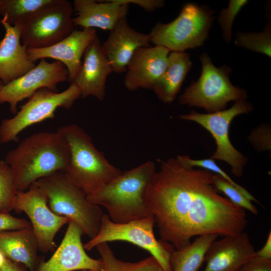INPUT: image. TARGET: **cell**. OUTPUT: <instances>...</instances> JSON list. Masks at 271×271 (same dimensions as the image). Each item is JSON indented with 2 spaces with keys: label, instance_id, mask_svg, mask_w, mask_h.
Returning <instances> with one entry per match:
<instances>
[{
  "label": "cell",
  "instance_id": "6da1fadb",
  "mask_svg": "<svg viewBox=\"0 0 271 271\" xmlns=\"http://www.w3.org/2000/svg\"><path fill=\"white\" fill-rule=\"evenodd\" d=\"M161 162L146 194L160 239L180 249L195 236L224 237L243 232L246 213L220 195L214 185V174L186 167L177 158Z\"/></svg>",
  "mask_w": 271,
  "mask_h": 271
},
{
  "label": "cell",
  "instance_id": "7a4b0ae2",
  "mask_svg": "<svg viewBox=\"0 0 271 271\" xmlns=\"http://www.w3.org/2000/svg\"><path fill=\"white\" fill-rule=\"evenodd\" d=\"M69 160L68 144L58 131H41L23 139L10 151L4 161L16 188L25 191L35 182L66 169Z\"/></svg>",
  "mask_w": 271,
  "mask_h": 271
},
{
  "label": "cell",
  "instance_id": "3957f363",
  "mask_svg": "<svg viewBox=\"0 0 271 271\" xmlns=\"http://www.w3.org/2000/svg\"><path fill=\"white\" fill-rule=\"evenodd\" d=\"M156 172L154 163L147 161L122 172L95 192L87 195L91 203L104 207L110 219L116 223L153 216L148 206L146 194Z\"/></svg>",
  "mask_w": 271,
  "mask_h": 271
},
{
  "label": "cell",
  "instance_id": "277c9868",
  "mask_svg": "<svg viewBox=\"0 0 271 271\" xmlns=\"http://www.w3.org/2000/svg\"><path fill=\"white\" fill-rule=\"evenodd\" d=\"M57 131L63 136L69 147V162L63 173L86 195L122 174L121 170L111 164L96 149L90 137L77 124L63 125Z\"/></svg>",
  "mask_w": 271,
  "mask_h": 271
},
{
  "label": "cell",
  "instance_id": "5b68a950",
  "mask_svg": "<svg viewBox=\"0 0 271 271\" xmlns=\"http://www.w3.org/2000/svg\"><path fill=\"white\" fill-rule=\"evenodd\" d=\"M34 184L45 194L50 209L67 217L82 229L90 239L98 233L104 214L99 206L90 203L86 194L59 171Z\"/></svg>",
  "mask_w": 271,
  "mask_h": 271
},
{
  "label": "cell",
  "instance_id": "8992f818",
  "mask_svg": "<svg viewBox=\"0 0 271 271\" xmlns=\"http://www.w3.org/2000/svg\"><path fill=\"white\" fill-rule=\"evenodd\" d=\"M200 59L201 75L179 96L180 104L202 107L209 113L224 110L230 101L244 100L247 97L245 90L231 83V69L229 66L216 67L205 53L200 56Z\"/></svg>",
  "mask_w": 271,
  "mask_h": 271
},
{
  "label": "cell",
  "instance_id": "52a82bcc",
  "mask_svg": "<svg viewBox=\"0 0 271 271\" xmlns=\"http://www.w3.org/2000/svg\"><path fill=\"white\" fill-rule=\"evenodd\" d=\"M213 14V11L205 6L187 4L173 21L156 23L149 34L150 42L172 52L200 47L208 37Z\"/></svg>",
  "mask_w": 271,
  "mask_h": 271
},
{
  "label": "cell",
  "instance_id": "ba28073f",
  "mask_svg": "<svg viewBox=\"0 0 271 271\" xmlns=\"http://www.w3.org/2000/svg\"><path fill=\"white\" fill-rule=\"evenodd\" d=\"M155 224L154 216L125 223H116L110 219L108 214H104L98 233L83 244V247L85 249L90 250L104 242H128L150 252L157 260L163 271H172L170 257L175 248L166 241L156 239L154 232Z\"/></svg>",
  "mask_w": 271,
  "mask_h": 271
},
{
  "label": "cell",
  "instance_id": "9c48e42d",
  "mask_svg": "<svg viewBox=\"0 0 271 271\" xmlns=\"http://www.w3.org/2000/svg\"><path fill=\"white\" fill-rule=\"evenodd\" d=\"M81 97V92L74 83L67 89L58 92L41 88L34 93L21 106L14 116L2 120L0 124V143L17 142L18 136L28 127L55 117L59 107L68 109Z\"/></svg>",
  "mask_w": 271,
  "mask_h": 271
},
{
  "label": "cell",
  "instance_id": "30bf717a",
  "mask_svg": "<svg viewBox=\"0 0 271 271\" xmlns=\"http://www.w3.org/2000/svg\"><path fill=\"white\" fill-rule=\"evenodd\" d=\"M73 7L67 0H53L22 22L21 41L30 49H41L61 41L74 30Z\"/></svg>",
  "mask_w": 271,
  "mask_h": 271
},
{
  "label": "cell",
  "instance_id": "8fae6325",
  "mask_svg": "<svg viewBox=\"0 0 271 271\" xmlns=\"http://www.w3.org/2000/svg\"><path fill=\"white\" fill-rule=\"evenodd\" d=\"M252 108L249 102L245 99L235 101L227 109L206 114L193 110L189 114L180 115L179 118L195 121L208 131L216 144V150L211 158L226 162L231 167L233 174L240 177L242 175L247 159L232 145L229 137V126L236 116L248 113Z\"/></svg>",
  "mask_w": 271,
  "mask_h": 271
},
{
  "label": "cell",
  "instance_id": "7c38bea8",
  "mask_svg": "<svg viewBox=\"0 0 271 271\" xmlns=\"http://www.w3.org/2000/svg\"><path fill=\"white\" fill-rule=\"evenodd\" d=\"M17 213L24 212L29 218L37 239L39 251H52L57 232L70 219L55 214L48 206L47 199L35 184L25 191H17L14 205Z\"/></svg>",
  "mask_w": 271,
  "mask_h": 271
},
{
  "label": "cell",
  "instance_id": "4fadbf2b",
  "mask_svg": "<svg viewBox=\"0 0 271 271\" xmlns=\"http://www.w3.org/2000/svg\"><path fill=\"white\" fill-rule=\"evenodd\" d=\"M68 71L59 61L49 62L45 59L24 75L0 87V104L7 103L15 115L18 104L41 88L57 92L58 83L68 80Z\"/></svg>",
  "mask_w": 271,
  "mask_h": 271
},
{
  "label": "cell",
  "instance_id": "5bb4252c",
  "mask_svg": "<svg viewBox=\"0 0 271 271\" xmlns=\"http://www.w3.org/2000/svg\"><path fill=\"white\" fill-rule=\"evenodd\" d=\"M59 247L47 261L41 260L35 271H103L102 261L90 257L81 242L82 229L70 220Z\"/></svg>",
  "mask_w": 271,
  "mask_h": 271
},
{
  "label": "cell",
  "instance_id": "9a60e30c",
  "mask_svg": "<svg viewBox=\"0 0 271 271\" xmlns=\"http://www.w3.org/2000/svg\"><path fill=\"white\" fill-rule=\"evenodd\" d=\"M97 35L94 28L74 30L67 37L49 47L28 48V54L33 62L38 59L51 58L62 63L68 71L67 81L71 84L79 71L81 58L86 49Z\"/></svg>",
  "mask_w": 271,
  "mask_h": 271
},
{
  "label": "cell",
  "instance_id": "2e32d148",
  "mask_svg": "<svg viewBox=\"0 0 271 271\" xmlns=\"http://www.w3.org/2000/svg\"><path fill=\"white\" fill-rule=\"evenodd\" d=\"M169 52L160 46L138 48L126 66L125 88L129 91L152 89L167 68Z\"/></svg>",
  "mask_w": 271,
  "mask_h": 271
},
{
  "label": "cell",
  "instance_id": "e0dca14e",
  "mask_svg": "<svg viewBox=\"0 0 271 271\" xmlns=\"http://www.w3.org/2000/svg\"><path fill=\"white\" fill-rule=\"evenodd\" d=\"M255 254L246 232L224 236L210 245L205 254L203 271H237Z\"/></svg>",
  "mask_w": 271,
  "mask_h": 271
},
{
  "label": "cell",
  "instance_id": "ac0fdd59",
  "mask_svg": "<svg viewBox=\"0 0 271 271\" xmlns=\"http://www.w3.org/2000/svg\"><path fill=\"white\" fill-rule=\"evenodd\" d=\"M83 57L80 68L73 83L79 88L81 98L93 96L103 100L106 80L112 70L97 35L86 49Z\"/></svg>",
  "mask_w": 271,
  "mask_h": 271
},
{
  "label": "cell",
  "instance_id": "d6986e66",
  "mask_svg": "<svg viewBox=\"0 0 271 271\" xmlns=\"http://www.w3.org/2000/svg\"><path fill=\"white\" fill-rule=\"evenodd\" d=\"M150 43L149 34L131 28L126 18L124 17L110 31L101 47L112 72L121 73L126 71L127 65L135 51L141 47H150Z\"/></svg>",
  "mask_w": 271,
  "mask_h": 271
},
{
  "label": "cell",
  "instance_id": "ffe728a7",
  "mask_svg": "<svg viewBox=\"0 0 271 271\" xmlns=\"http://www.w3.org/2000/svg\"><path fill=\"white\" fill-rule=\"evenodd\" d=\"M1 22L5 33L0 41V80L6 84L24 75L36 65L30 59L28 48L21 43V23L11 25L5 17Z\"/></svg>",
  "mask_w": 271,
  "mask_h": 271
},
{
  "label": "cell",
  "instance_id": "44dd1931",
  "mask_svg": "<svg viewBox=\"0 0 271 271\" xmlns=\"http://www.w3.org/2000/svg\"><path fill=\"white\" fill-rule=\"evenodd\" d=\"M72 7L75 13L74 26L109 31L126 17L129 9L128 4H118L115 0H75Z\"/></svg>",
  "mask_w": 271,
  "mask_h": 271
},
{
  "label": "cell",
  "instance_id": "7402d4cb",
  "mask_svg": "<svg viewBox=\"0 0 271 271\" xmlns=\"http://www.w3.org/2000/svg\"><path fill=\"white\" fill-rule=\"evenodd\" d=\"M32 227L0 232V251L10 260L35 271L40 261Z\"/></svg>",
  "mask_w": 271,
  "mask_h": 271
},
{
  "label": "cell",
  "instance_id": "603a6c76",
  "mask_svg": "<svg viewBox=\"0 0 271 271\" xmlns=\"http://www.w3.org/2000/svg\"><path fill=\"white\" fill-rule=\"evenodd\" d=\"M191 66L189 54L184 52L169 53L167 68L152 89L160 100L164 103L174 100Z\"/></svg>",
  "mask_w": 271,
  "mask_h": 271
},
{
  "label": "cell",
  "instance_id": "cb8c5ba5",
  "mask_svg": "<svg viewBox=\"0 0 271 271\" xmlns=\"http://www.w3.org/2000/svg\"><path fill=\"white\" fill-rule=\"evenodd\" d=\"M217 236L215 234L199 236L185 247L175 249L170 257L172 271H198L208 248Z\"/></svg>",
  "mask_w": 271,
  "mask_h": 271
},
{
  "label": "cell",
  "instance_id": "d4e9b609",
  "mask_svg": "<svg viewBox=\"0 0 271 271\" xmlns=\"http://www.w3.org/2000/svg\"><path fill=\"white\" fill-rule=\"evenodd\" d=\"M103 264V271H163L152 256L138 262H127L117 259L107 242L96 247Z\"/></svg>",
  "mask_w": 271,
  "mask_h": 271
},
{
  "label": "cell",
  "instance_id": "484cf974",
  "mask_svg": "<svg viewBox=\"0 0 271 271\" xmlns=\"http://www.w3.org/2000/svg\"><path fill=\"white\" fill-rule=\"evenodd\" d=\"M53 0H0V16L14 26L21 23Z\"/></svg>",
  "mask_w": 271,
  "mask_h": 271
},
{
  "label": "cell",
  "instance_id": "4316f807",
  "mask_svg": "<svg viewBox=\"0 0 271 271\" xmlns=\"http://www.w3.org/2000/svg\"><path fill=\"white\" fill-rule=\"evenodd\" d=\"M234 42L237 46L270 57V25L267 24L263 31L260 33L238 32L236 34Z\"/></svg>",
  "mask_w": 271,
  "mask_h": 271
},
{
  "label": "cell",
  "instance_id": "83f0119b",
  "mask_svg": "<svg viewBox=\"0 0 271 271\" xmlns=\"http://www.w3.org/2000/svg\"><path fill=\"white\" fill-rule=\"evenodd\" d=\"M17 191L9 166L0 160V212L13 210Z\"/></svg>",
  "mask_w": 271,
  "mask_h": 271
},
{
  "label": "cell",
  "instance_id": "f1b7e54d",
  "mask_svg": "<svg viewBox=\"0 0 271 271\" xmlns=\"http://www.w3.org/2000/svg\"><path fill=\"white\" fill-rule=\"evenodd\" d=\"M178 161L183 166L188 168L199 167L209 171L216 173L221 176L225 180L234 186L241 193H242L249 200L254 201L260 204V203L246 189L242 186L235 182L223 170H222L211 158L194 160L190 158L188 156H178L176 158Z\"/></svg>",
  "mask_w": 271,
  "mask_h": 271
},
{
  "label": "cell",
  "instance_id": "f546056e",
  "mask_svg": "<svg viewBox=\"0 0 271 271\" xmlns=\"http://www.w3.org/2000/svg\"><path fill=\"white\" fill-rule=\"evenodd\" d=\"M214 185L215 188L219 192H222L228 198L229 200L234 205L247 209L253 214L258 213L257 208L253 205L242 193L234 186L228 182L218 174H214Z\"/></svg>",
  "mask_w": 271,
  "mask_h": 271
},
{
  "label": "cell",
  "instance_id": "4dcf8cb0",
  "mask_svg": "<svg viewBox=\"0 0 271 271\" xmlns=\"http://www.w3.org/2000/svg\"><path fill=\"white\" fill-rule=\"evenodd\" d=\"M247 2L246 0H230L228 7L220 11L218 21L226 43H229L231 39L232 27L235 17Z\"/></svg>",
  "mask_w": 271,
  "mask_h": 271
},
{
  "label": "cell",
  "instance_id": "1f68e13d",
  "mask_svg": "<svg viewBox=\"0 0 271 271\" xmlns=\"http://www.w3.org/2000/svg\"><path fill=\"white\" fill-rule=\"evenodd\" d=\"M31 225L25 219L15 217L9 213L0 212V232L23 229Z\"/></svg>",
  "mask_w": 271,
  "mask_h": 271
},
{
  "label": "cell",
  "instance_id": "d6a6232c",
  "mask_svg": "<svg viewBox=\"0 0 271 271\" xmlns=\"http://www.w3.org/2000/svg\"><path fill=\"white\" fill-rule=\"evenodd\" d=\"M237 271H271V259L255 255L242 265Z\"/></svg>",
  "mask_w": 271,
  "mask_h": 271
},
{
  "label": "cell",
  "instance_id": "836d02e7",
  "mask_svg": "<svg viewBox=\"0 0 271 271\" xmlns=\"http://www.w3.org/2000/svg\"><path fill=\"white\" fill-rule=\"evenodd\" d=\"M118 4H133L142 8L148 12H153L154 10L162 7L164 1L162 0H115Z\"/></svg>",
  "mask_w": 271,
  "mask_h": 271
},
{
  "label": "cell",
  "instance_id": "e575fe53",
  "mask_svg": "<svg viewBox=\"0 0 271 271\" xmlns=\"http://www.w3.org/2000/svg\"><path fill=\"white\" fill-rule=\"evenodd\" d=\"M256 255L266 259H271V232L269 231L266 241L263 246L257 251H256Z\"/></svg>",
  "mask_w": 271,
  "mask_h": 271
},
{
  "label": "cell",
  "instance_id": "d590c367",
  "mask_svg": "<svg viewBox=\"0 0 271 271\" xmlns=\"http://www.w3.org/2000/svg\"><path fill=\"white\" fill-rule=\"evenodd\" d=\"M0 271H26L22 264L6 257Z\"/></svg>",
  "mask_w": 271,
  "mask_h": 271
},
{
  "label": "cell",
  "instance_id": "8d00e7d4",
  "mask_svg": "<svg viewBox=\"0 0 271 271\" xmlns=\"http://www.w3.org/2000/svg\"><path fill=\"white\" fill-rule=\"evenodd\" d=\"M6 257L3 254V253L0 251V268L1 266H2L5 260Z\"/></svg>",
  "mask_w": 271,
  "mask_h": 271
},
{
  "label": "cell",
  "instance_id": "74e56055",
  "mask_svg": "<svg viewBox=\"0 0 271 271\" xmlns=\"http://www.w3.org/2000/svg\"><path fill=\"white\" fill-rule=\"evenodd\" d=\"M4 84L3 83V82L0 80V87L3 85Z\"/></svg>",
  "mask_w": 271,
  "mask_h": 271
},
{
  "label": "cell",
  "instance_id": "f35d334b",
  "mask_svg": "<svg viewBox=\"0 0 271 271\" xmlns=\"http://www.w3.org/2000/svg\"><path fill=\"white\" fill-rule=\"evenodd\" d=\"M82 271H94L92 270H82Z\"/></svg>",
  "mask_w": 271,
  "mask_h": 271
},
{
  "label": "cell",
  "instance_id": "ab89813d",
  "mask_svg": "<svg viewBox=\"0 0 271 271\" xmlns=\"http://www.w3.org/2000/svg\"><path fill=\"white\" fill-rule=\"evenodd\" d=\"M1 24V20H0V25Z\"/></svg>",
  "mask_w": 271,
  "mask_h": 271
}]
</instances>
